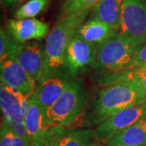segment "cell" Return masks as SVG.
<instances>
[{
    "label": "cell",
    "instance_id": "ba28073f",
    "mask_svg": "<svg viewBox=\"0 0 146 146\" xmlns=\"http://www.w3.org/2000/svg\"><path fill=\"white\" fill-rule=\"evenodd\" d=\"M25 122L30 146H50L58 128L61 127H48L45 123L44 112L31 98H29V106Z\"/></svg>",
    "mask_w": 146,
    "mask_h": 146
},
{
    "label": "cell",
    "instance_id": "9c48e42d",
    "mask_svg": "<svg viewBox=\"0 0 146 146\" xmlns=\"http://www.w3.org/2000/svg\"><path fill=\"white\" fill-rule=\"evenodd\" d=\"M96 54L97 50L94 44L75 36L67 47L64 67L71 75H76L94 64Z\"/></svg>",
    "mask_w": 146,
    "mask_h": 146
},
{
    "label": "cell",
    "instance_id": "cb8c5ba5",
    "mask_svg": "<svg viewBox=\"0 0 146 146\" xmlns=\"http://www.w3.org/2000/svg\"><path fill=\"white\" fill-rule=\"evenodd\" d=\"M29 0H1L2 4L6 7H14Z\"/></svg>",
    "mask_w": 146,
    "mask_h": 146
},
{
    "label": "cell",
    "instance_id": "277c9868",
    "mask_svg": "<svg viewBox=\"0 0 146 146\" xmlns=\"http://www.w3.org/2000/svg\"><path fill=\"white\" fill-rule=\"evenodd\" d=\"M84 93L80 81L72 80L62 95L44 113L46 125L68 127L81 115L84 104Z\"/></svg>",
    "mask_w": 146,
    "mask_h": 146
},
{
    "label": "cell",
    "instance_id": "ffe728a7",
    "mask_svg": "<svg viewBox=\"0 0 146 146\" xmlns=\"http://www.w3.org/2000/svg\"><path fill=\"white\" fill-rule=\"evenodd\" d=\"M51 0H29L17 8L14 13L16 20L31 19L36 17L44 10Z\"/></svg>",
    "mask_w": 146,
    "mask_h": 146
},
{
    "label": "cell",
    "instance_id": "7c38bea8",
    "mask_svg": "<svg viewBox=\"0 0 146 146\" xmlns=\"http://www.w3.org/2000/svg\"><path fill=\"white\" fill-rule=\"evenodd\" d=\"M0 106L3 118L14 123H24L29 106V98L15 88L1 84Z\"/></svg>",
    "mask_w": 146,
    "mask_h": 146
},
{
    "label": "cell",
    "instance_id": "d6986e66",
    "mask_svg": "<svg viewBox=\"0 0 146 146\" xmlns=\"http://www.w3.org/2000/svg\"><path fill=\"white\" fill-rule=\"evenodd\" d=\"M101 0H63L61 5L62 16L72 14H83L91 11Z\"/></svg>",
    "mask_w": 146,
    "mask_h": 146
},
{
    "label": "cell",
    "instance_id": "2e32d148",
    "mask_svg": "<svg viewBox=\"0 0 146 146\" xmlns=\"http://www.w3.org/2000/svg\"><path fill=\"white\" fill-rule=\"evenodd\" d=\"M118 32L102 21L90 19L80 26L76 36L85 42L98 45Z\"/></svg>",
    "mask_w": 146,
    "mask_h": 146
},
{
    "label": "cell",
    "instance_id": "7a4b0ae2",
    "mask_svg": "<svg viewBox=\"0 0 146 146\" xmlns=\"http://www.w3.org/2000/svg\"><path fill=\"white\" fill-rule=\"evenodd\" d=\"M87 16L88 13L61 16L47 35L45 47L50 75L58 72V70L64 66L67 47Z\"/></svg>",
    "mask_w": 146,
    "mask_h": 146
},
{
    "label": "cell",
    "instance_id": "8992f818",
    "mask_svg": "<svg viewBox=\"0 0 146 146\" xmlns=\"http://www.w3.org/2000/svg\"><path fill=\"white\" fill-rule=\"evenodd\" d=\"M146 118V102L133 106L110 117L93 131V137L98 142H107L123 131Z\"/></svg>",
    "mask_w": 146,
    "mask_h": 146
},
{
    "label": "cell",
    "instance_id": "d4e9b609",
    "mask_svg": "<svg viewBox=\"0 0 146 146\" xmlns=\"http://www.w3.org/2000/svg\"><path fill=\"white\" fill-rule=\"evenodd\" d=\"M89 146H102V145H99V144H98V143H91Z\"/></svg>",
    "mask_w": 146,
    "mask_h": 146
},
{
    "label": "cell",
    "instance_id": "ac0fdd59",
    "mask_svg": "<svg viewBox=\"0 0 146 146\" xmlns=\"http://www.w3.org/2000/svg\"><path fill=\"white\" fill-rule=\"evenodd\" d=\"M93 138L90 129H67L61 126L50 146H89Z\"/></svg>",
    "mask_w": 146,
    "mask_h": 146
},
{
    "label": "cell",
    "instance_id": "603a6c76",
    "mask_svg": "<svg viewBox=\"0 0 146 146\" xmlns=\"http://www.w3.org/2000/svg\"><path fill=\"white\" fill-rule=\"evenodd\" d=\"M137 68H146V42L138 49L129 67L126 70Z\"/></svg>",
    "mask_w": 146,
    "mask_h": 146
},
{
    "label": "cell",
    "instance_id": "e0dca14e",
    "mask_svg": "<svg viewBox=\"0 0 146 146\" xmlns=\"http://www.w3.org/2000/svg\"><path fill=\"white\" fill-rule=\"evenodd\" d=\"M106 146H146V118L109 140Z\"/></svg>",
    "mask_w": 146,
    "mask_h": 146
},
{
    "label": "cell",
    "instance_id": "6da1fadb",
    "mask_svg": "<svg viewBox=\"0 0 146 146\" xmlns=\"http://www.w3.org/2000/svg\"><path fill=\"white\" fill-rule=\"evenodd\" d=\"M146 102V93L136 85L119 83L101 90L94 102L88 124L99 125L110 117Z\"/></svg>",
    "mask_w": 146,
    "mask_h": 146
},
{
    "label": "cell",
    "instance_id": "9a60e30c",
    "mask_svg": "<svg viewBox=\"0 0 146 146\" xmlns=\"http://www.w3.org/2000/svg\"><path fill=\"white\" fill-rule=\"evenodd\" d=\"M125 83L136 85L146 93V68L122 70L106 73L98 80L102 86H109L115 84Z\"/></svg>",
    "mask_w": 146,
    "mask_h": 146
},
{
    "label": "cell",
    "instance_id": "7402d4cb",
    "mask_svg": "<svg viewBox=\"0 0 146 146\" xmlns=\"http://www.w3.org/2000/svg\"><path fill=\"white\" fill-rule=\"evenodd\" d=\"M0 146H30L26 139L17 136L7 126L1 124Z\"/></svg>",
    "mask_w": 146,
    "mask_h": 146
},
{
    "label": "cell",
    "instance_id": "3957f363",
    "mask_svg": "<svg viewBox=\"0 0 146 146\" xmlns=\"http://www.w3.org/2000/svg\"><path fill=\"white\" fill-rule=\"evenodd\" d=\"M141 46L118 32L96 46L97 54L94 66L108 72L106 73L126 70Z\"/></svg>",
    "mask_w": 146,
    "mask_h": 146
},
{
    "label": "cell",
    "instance_id": "4fadbf2b",
    "mask_svg": "<svg viewBox=\"0 0 146 146\" xmlns=\"http://www.w3.org/2000/svg\"><path fill=\"white\" fill-rule=\"evenodd\" d=\"M49 25L36 18L16 20L11 19L7 23V32L18 44L23 45L30 40H40L48 33Z\"/></svg>",
    "mask_w": 146,
    "mask_h": 146
},
{
    "label": "cell",
    "instance_id": "5bb4252c",
    "mask_svg": "<svg viewBox=\"0 0 146 146\" xmlns=\"http://www.w3.org/2000/svg\"><path fill=\"white\" fill-rule=\"evenodd\" d=\"M123 0H101L91 10V18L102 21L119 31Z\"/></svg>",
    "mask_w": 146,
    "mask_h": 146
},
{
    "label": "cell",
    "instance_id": "5b68a950",
    "mask_svg": "<svg viewBox=\"0 0 146 146\" xmlns=\"http://www.w3.org/2000/svg\"><path fill=\"white\" fill-rule=\"evenodd\" d=\"M119 33L140 45L146 42V0H123Z\"/></svg>",
    "mask_w": 146,
    "mask_h": 146
},
{
    "label": "cell",
    "instance_id": "30bf717a",
    "mask_svg": "<svg viewBox=\"0 0 146 146\" xmlns=\"http://www.w3.org/2000/svg\"><path fill=\"white\" fill-rule=\"evenodd\" d=\"M72 82L68 76L56 72L50 75L36 88L29 98L33 99L45 113L62 95L65 89Z\"/></svg>",
    "mask_w": 146,
    "mask_h": 146
},
{
    "label": "cell",
    "instance_id": "8fae6325",
    "mask_svg": "<svg viewBox=\"0 0 146 146\" xmlns=\"http://www.w3.org/2000/svg\"><path fill=\"white\" fill-rule=\"evenodd\" d=\"M1 84L15 88L27 98H30L36 88L35 80L12 58L0 63Z\"/></svg>",
    "mask_w": 146,
    "mask_h": 146
},
{
    "label": "cell",
    "instance_id": "52a82bcc",
    "mask_svg": "<svg viewBox=\"0 0 146 146\" xmlns=\"http://www.w3.org/2000/svg\"><path fill=\"white\" fill-rule=\"evenodd\" d=\"M11 58L20 63L36 83L42 82L50 75L46 47L41 42H27L21 45L16 54Z\"/></svg>",
    "mask_w": 146,
    "mask_h": 146
},
{
    "label": "cell",
    "instance_id": "44dd1931",
    "mask_svg": "<svg viewBox=\"0 0 146 146\" xmlns=\"http://www.w3.org/2000/svg\"><path fill=\"white\" fill-rule=\"evenodd\" d=\"M9 33L3 28L0 30V61L3 62L8 58L12 57L20 47Z\"/></svg>",
    "mask_w": 146,
    "mask_h": 146
}]
</instances>
